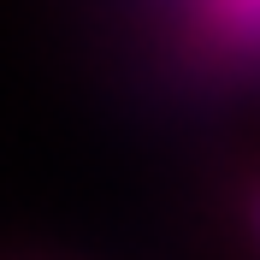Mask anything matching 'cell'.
Instances as JSON below:
<instances>
[{
  "label": "cell",
  "mask_w": 260,
  "mask_h": 260,
  "mask_svg": "<svg viewBox=\"0 0 260 260\" xmlns=\"http://www.w3.org/2000/svg\"><path fill=\"white\" fill-rule=\"evenodd\" d=\"M254 237H260V201H254Z\"/></svg>",
  "instance_id": "1"
}]
</instances>
